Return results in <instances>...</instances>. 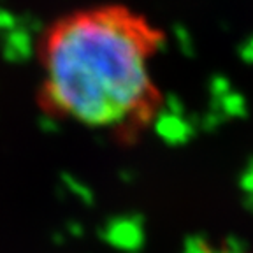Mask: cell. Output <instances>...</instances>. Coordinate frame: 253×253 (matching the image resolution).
I'll list each match as a JSON object with an SVG mask.
<instances>
[{
	"mask_svg": "<svg viewBox=\"0 0 253 253\" xmlns=\"http://www.w3.org/2000/svg\"><path fill=\"white\" fill-rule=\"evenodd\" d=\"M164 32L125 4H97L58 16L37 49L39 104L46 115L132 141L164 104L153 78Z\"/></svg>",
	"mask_w": 253,
	"mask_h": 253,
	"instance_id": "cell-1",
	"label": "cell"
},
{
	"mask_svg": "<svg viewBox=\"0 0 253 253\" xmlns=\"http://www.w3.org/2000/svg\"><path fill=\"white\" fill-rule=\"evenodd\" d=\"M186 253H211L210 252V248L206 245H202L201 241H197V243H194V245L190 246L188 250H186Z\"/></svg>",
	"mask_w": 253,
	"mask_h": 253,
	"instance_id": "cell-2",
	"label": "cell"
}]
</instances>
